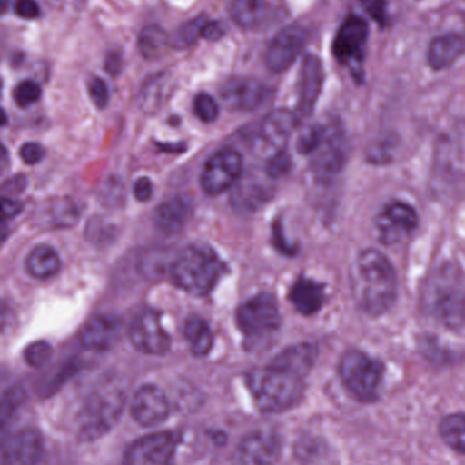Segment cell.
Segmentation results:
<instances>
[{
  "instance_id": "cell-1",
  "label": "cell",
  "mask_w": 465,
  "mask_h": 465,
  "mask_svg": "<svg viewBox=\"0 0 465 465\" xmlns=\"http://www.w3.org/2000/svg\"><path fill=\"white\" fill-rule=\"evenodd\" d=\"M316 358L314 344H295L283 350L267 368L254 371L249 387L257 409L264 414L292 409L305 392V379Z\"/></svg>"
},
{
  "instance_id": "cell-2",
  "label": "cell",
  "mask_w": 465,
  "mask_h": 465,
  "mask_svg": "<svg viewBox=\"0 0 465 465\" xmlns=\"http://www.w3.org/2000/svg\"><path fill=\"white\" fill-rule=\"evenodd\" d=\"M352 292L358 305L371 316L392 308L398 297V275L384 254L368 249L358 256L352 268Z\"/></svg>"
},
{
  "instance_id": "cell-3",
  "label": "cell",
  "mask_w": 465,
  "mask_h": 465,
  "mask_svg": "<svg viewBox=\"0 0 465 465\" xmlns=\"http://www.w3.org/2000/svg\"><path fill=\"white\" fill-rule=\"evenodd\" d=\"M423 306L450 330L465 325V278L455 264L437 268L423 287Z\"/></svg>"
},
{
  "instance_id": "cell-4",
  "label": "cell",
  "mask_w": 465,
  "mask_h": 465,
  "mask_svg": "<svg viewBox=\"0 0 465 465\" xmlns=\"http://www.w3.org/2000/svg\"><path fill=\"white\" fill-rule=\"evenodd\" d=\"M223 275V262L209 249L188 246L172 264V278L188 294H209Z\"/></svg>"
},
{
  "instance_id": "cell-5",
  "label": "cell",
  "mask_w": 465,
  "mask_h": 465,
  "mask_svg": "<svg viewBox=\"0 0 465 465\" xmlns=\"http://www.w3.org/2000/svg\"><path fill=\"white\" fill-rule=\"evenodd\" d=\"M124 399L123 391L114 387H104L92 393L81 411L79 439L90 442L105 436L119 420Z\"/></svg>"
},
{
  "instance_id": "cell-6",
  "label": "cell",
  "mask_w": 465,
  "mask_h": 465,
  "mask_svg": "<svg viewBox=\"0 0 465 465\" xmlns=\"http://www.w3.org/2000/svg\"><path fill=\"white\" fill-rule=\"evenodd\" d=\"M341 381L350 395L361 403H371L379 398L384 379V365L360 350L344 352L339 365Z\"/></svg>"
},
{
  "instance_id": "cell-7",
  "label": "cell",
  "mask_w": 465,
  "mask_h": 465,
  "mask_svg": "<svg viewBox=\"0 0 465 465\" xmlns=\"http://www.w3.org/2000/svg\"><path fill=\"white\" fill-rule=\"evenodd\" d=\"M369 26L365 19L351 15L339 27L332 44L333 56L351 70L357 79L363 75Z\"/></svg>"
},
{
  "instance_id": "cell-8",
  "label": "cell",
  "mask_w": 465,
  "mask_h": 465,
  "mask_svg": "<svg viewBox=\"0 0 465 465\" xmlns=\"http://www.w3.org/2000/svg\"><path fill=\"white\" fill-rule=\"evenodd\" d=\"M312 172L320 182H331L341 171L347 158L346 136L341 125L328 123L322 125V142L312 153Z\"/></svg>"
},
{
  "instance_id": "cell-9",
  "label": "cell",
  "mask_w": 465,
  "mask_h": 465,
  "mask_svg": "<svg viewBox=\"0 0 465 465\" xmlns=\"http://www.w3.org/2000/svg\"><path fill=\"white\" fill-rule=\"evenodd\" d=\"M180 436L161 431L134 441L125 450L123 465H173Z\"/></svg>"
},
{
  "instance_id": "cell-10",
  "label": "cell",
  "mask_w": 465,
  "mask_h": 465,
  "mask_svg": "<svg viewBox=\"0 0 465 465\" xmlns=\"http://www.w3.org/2000/svg\"><path fill=\"white\" fill-rule=\"evenodd\" d=\"M237 322L242 333L252 338L272 332L281 322L275 298L264 292L246 301L238 309Z\"/></svg>"
},
{
  "instance_id": "cell-11",
  "label": "cell",
  "mask_w": 465,
  "mask_h": 465,
  "mask_svg": "<svg viewBox=\"0 0 465 465\" xmlns=\"http://www.w3.org/2000/svg\"><path fill=\"white\" fill-rule=\"evenodd\" d=\"M242 177V158L237 150L226 147L215 153L202 173V187L209 195H220L234 187Z\"/></svg>"
},
{
  "instance_id": "cell-12",
  "label": "cell",
  "mask_w": 465,
  "mask_h": 465,
  "mask_svg": "<svg viewBox=\"0 0 465 465\" xmlns=\"http://www.w3.org/2000/svg\"><path fill=\"white\" fill-rule=\"evenodd\" d=\"M308 43V32L301 25L283 27L271 40L265 54V64L272 73H283L294 64Z\"/></svg>"
},
{
  "instance_id": "cell-13",
  "label": "cell",
  "mask_w": 465,
  "mask_h": 465,
  "mask_svg": "<svg viewBox=\"0 0 465 465\" xmlns=\"http://www.w3.org/2000/svg\"><path fill=\"white\" fill-rule=\"evenodd\" d=\"M43 456V434L35 429L0 439V465H38Z\"/></svg>"
},
{
  "instance_id": "cell-14",
  "label": "cell",
  "mask_w": 465,
  "mask_h": 465,
  "mask_svg": "<svg viewBox=\"0 0 465 465\" xmlns=\"http://www.w3.org/2000/svg\"><path fill=\"white\" fill-rule=\"evenodd\" d=\"M130 341L138 351L147 355H165L171 350V338L161 324L160 316L144 311L130 327Z\"/></svg>"
},
{
  "instance_id": "cell-15",
  "label": "cell",
  "mask_w": 465,
  "mask_h": 465,
  "mask_svg": "<svg viewBox=\"0 0 465 465\" xmlns=\"http://www.w3.org/2000/svg\"><path fill=\"white\" fill-rule=\"evenodd\" d=\"M380 240L385 245L403 242L418 226V215L409 204L392 202L377 217Z\"/></svg>"
},
{
  "instance_id": "cell-16",
  "label": "cell",
  "mask_w": 465,
  "mask_h": 465,
  "mask_svg": "<svg viewBox=\"0 0 465 465\" xmlns=\"http://www.w3.org/2000/svg\"><path fill=\"white\" fill-rule=\"evenodd\" d=\"M279 456L281 442L276 434L254 431L235 448L232 465H276Z\"/></svg>"
},
{
  "instance_id": "cell-17",
  "label": "cell",
  "mask_w": 465,
  "mask_h": 465,
  "mask_svg": "<svg viewBox=\"0 0 465 465\" xmlns=\"http://www.w3.org/2000/svg\"><path fill=\"white\" fill-rule=\"evenodd\" d=\"M297 122V116L286 109L270 112L262 120L257 133V144L260 150L270 157L276 153L283 152V147L286 146Z\"/></svg>"
},
{
  "instance_id": "cell-18",
  "label": "cell",
  "mask_w": 465,
  "mask_h": 465,
  "mask_svg": "<svg viewBox=\"0 0 465 465\" xmlns=\"http://www.w3.org/2000/svg\"><path fill=\"white\" fill-rule=\"evenodd\" d=\"M171 406L163 391L155 385L139 388L131 403L134 420L144 428H154L168 420Z\"/></svg>"
},
{
  "instance_id": "cell-19",
  "label": "cell",
  "mask_w": 465,
  "mask_h": 465,
  "mask_svg": "<svg viewBox=\"0 0 465 465\" xmlns=\"http://www.w3.org/2000/svg\"><path fill=\"white\" fill-rule=\"evenodd\" d=\"M324 84V68L316 54H306L301 64L300 98H298L297 119L308 117L313 112Z\"/></svg>"
},
{
  "instance_id": "cell-20",
  "label": "cell",
  "mask_w": 465,
  "mask_h": 465,
  "mask_svg": "<svg viewBox=\"0 0 465 465\" xmlns=\"http://www.w3.org/2000/svg\"><path fill=\"white\" fill-rule=\"evenodd\" d=\"M223 104L232 111H254L265 98L262 82L252 78H232L221 87Z\"/></svg>"
},
{
  "instance_id": "cell-21",
  "label": "cell",
  "mask_w": 465,
  "mask_h": 465,
  "mask_svg": "<svg viewBox=\"0 0 465 465\" xmlns=\"http://www.w3.org/2000/svg\"><path fill=\"white\" fill-rule=\"evenodd\" d=\"M122 331V322L117 317L101 314L84 325L79 339L82 346L90 351H106L119 341Z\"/></svg>"
},
{
  "instance_id": "cell-22",
  "label": "cell",
  "mask_w": 465,
  "mask_h": 465,
  "mask_svg": "<svg viewBox=\"0 0 465 465\" xmlns=\"http://www.w3.org/2000/svg\"><path fill=\"white\" fill-rule=\"evenodd\" d=\"M465 54V35L448 33L431 41L428 62L434 70H445Z\"/></svg>"
},
{
  "instance_id": "cell-23",
  "label": "cell",
  "mask_w": 465,
  "mask_h": 465,
  "mask_svg": "<svg viewBox=\"0 0 465 465\" xmlns=\"http://www.w3.org/2000/svg\"><path fill=\"white\" fill-rule=\"evenodd\" d=\"M79 210L70 199H54L46 202L35 213V223L43 228L67 229L75 225Z\"/></svg>"
},
{
  "instance_id": "cell-24",
  "label": "cell",
  "mask_w": 465,
  "mask_h": 465,
  "mask_svg": "<svg viewBox=\"0 0 465 465\" xmlns=\"http://www.w3.org/2000/svg\"><path fill=\"white\" fill-rule=\"evenodd\" d=\"M191 214V206L185 199L176 198L160 204L154 212V225L163 234H176L184 228Z\"/></svg>"
},
{
  "instance_id": "cell-25",
  "label": "cell",
  "mask_w": 465,
  "mask_h": 465,
  "mask_svg": "<svg viewBox=\"0 0 465 465\" xmlns=\"http://www.w3.org/2000/svg\"><path fill=\"white\" fill-rule=\"evenodd\" d=\"M271 10L267 0H232L229 13L241 29L251 30L264 24Z\"/></svg>"
},
{
  "instance_id": "cell-26",
  "label": "cell",
  "mask_w": 465,
  "mask_h": 465,
  "mask_svg": "<svg viewBox=\"0 0 465 465\" xmlns=\"http://www.w3.org/2000/svg\"><path fill=\"white\" fill-rule=\"evenodd\" d=\"M289 298L300 313L311 316L322 309L324 292L322 287L312 279L301 278L292 284Z\"/></svg>"
},
{
  "instance_id": "cell-27",
  "label": "cell",
  "mask_w": 465,
  "mask_h": 465,
  "mask_svg": "<svg viewBox=\"0 0 465 465\" xmlns=\"http://www.w3.org/2000/svg\"><path fill=\"white\" fill-rule=\"evenodd\" d=\"M60 257L49 245H37L26 259V270L35 279H48L59 272Z\"/></svg>"
},
{
  "instance_id": "cell-28",
  "label": "cell",
  "mask_w": 465,
  "mask_h": 465,
  "mask_svg": "<svg viewBox=\"0 0 465 465\" xmlns=\"http://www.w3.org/2000/svg\"><path fill=\"white\" fill-rule=\"evenodd\" d=\"M232 199L235 209L254 212L267 201V187L252 177L245 180L240 179L234 185V195Z\"/></svg>"
},
{
  "instance_id": "cell-29",
  "label": "cell",
  "mask_w": 465,
  "mask_h": 465,
  "mask_svg": "<svg viewBox=\"0 0 465 465\" xmlns=\"http://www.w3.org/2000/svg\"><path fill=\"white\" fill-rule=\"evenodd\" d=\"M138 48L144 59H161L166 51L172 48L171 37L158 25H149V26L143 27L139 35Z\"/></svg>"
},
{
  "instance_id": "cell-30",
  "label": "cell",
  "mask_w": 465,
  "mask_h": 465,
  "mask_svg": "<svg viewBox=\"0 0 465 465\" xmlns=\"http://www.w3.org/2000/svg\"><path fill=\"white\" fill-rule=\"evenodd\" d=\"M184 332L191 351L196 357H204L212 351L214 336H213L209 322H204L203 319L188 320Z\"/></svg>"
},
{
  "instance_id": "cell-31",
  "label": "cell",
  "mask_w": 465,
  "mask_h": 465,
  "mask_svg": "<svg viewBox=\"0 0 465 465\" xmlns=\"http://www.w3.org/2000/svg\"><path fill=\"white\" fill-rule=\"evenodd\" d=\"M439 430L448 447L465 455V412L445 417L440 423Z\"/></svg>"
},
{
  "instance_id": "cell-32",
  "label": "cell",
  "mask_w": 465,
  "mask_h": 465,
  "mask_svg": "<svg viewBox=\"0 0 465 465\" xmlns=\"http://www.w3.org/2000/svg\"><path fill=\"white\" fill-rule=\"evenodd\" d=\"M25 401H26V391L21 385H14L0 395V436Z\"/></svg>"
},
{
  "instance_id": "cell-33",
  "label": "cell",
  "mask_w": 465,
  "mask_h": 465,
  "mask_svg": "<svg viewBox=\"0 0 465 465\" xmlns=\"http://www.w3.org/2000/svg\"><path fill=\"white\" fill-rule=\"evenodd\" d=\"M210 19L206 15H199L196 18L184 22L171 37V46L174 49H185L193 45L198 38L203 35L204 27Z\"/></svg>"
},
{
  "instance_id": "cell-34",
  "label": "cell",
  "mask_w": 465,
  "mask_h": 465,
  "mask_svg": "<svg viewBox=\"0 0 465 465\" xmlns=\"http://www.w3.org/2000/svg\"><path fill=\"white\" fill-rule=\"evenodd\" d=\"M297 458L303 465H325L328 448L320 439L301 440L297 444Z\"/></svg>"
},
{
  "instance_id": "cell-35",
  "label": "cell",
  "mask_w": 465,
  "mask_h": 465,
  "mask_svg": "<svg viewBox=\"0 0 465 465\" xmlns=\"http://www.w3.org/2000/svg\"><path fill=\"white\" fill-rule=\"evenodd\" d=\"M76 369H78V366H76L75 362L63 363L60 368L49 373V376L46 377L44 381L40 382V385H38V393L44 396V398L54 395V392H57V391L76 373Z\"/></svg>"
},
{
  "instance_id": "cell-36",
  "label": "cell",
  "mask_w": 465,
  "mask_h": 465,
  "mask_svg": "<svg viewBox=\"0 0 465 465\" xmlns=\"http://www.w3.org/2000/svg\"><path fill=\"white\" fill-rule=\"evenodd\" d=\"M54 349L48 341H38L25 349L24 360L30 368L41 369L51 361Z\"/></svg>"
},
{
  "instance_id": "cell-37",
  "label": "cell",
  "mask_w": 465,
  "mask_h": 465,
  "mask_svg": "<svg viewBox=\"0 0 465 465\" xmlns=\"http://www.w3.org/2000/svg\"><path fill=\"white\" fill-rule=\"evenodd\" d=\"M193 112L202 122L213 123L217 120L220 108H218L217 101L212 95L207 94V93H201V94L196 95L195 101H193Z\"/></svg>"
},
{
  "instance_id": "cell-38",
  "label": "cell",
  "mask_w": 465,
  "mask_h": 465,
  "mask_svg": "<svg viewBox=\"0 0 465 465\" xmlns=\"http://www.w3.org/2000/svg\"><path fill=\"white\" fill-rule=\"evenodd\" d=\"M14 101L19 108H27L41 98V89L35 82L24 81L14 89Z\"/></svg>"
},
{
  "instance_id": "cell-39",
  "label": "cell",
  "mask_w": 465,
  "mask_h": 465,
  "mask_svg": "<svg viewBox=\"0 0 465 465\" xmlns=\"http://www.w3.org/2000/svg\"><path fill=\"white\" fill-rule=\"evenodd\" d=\"M322 125H313V127H309L308 130L303 131L300 141H298V150H300V153H302V154L311 155L312 153L317 149L320 142H322Z\"/></svg>"
},
{
  "instance_id": "cell-40",
  "label": "cell",
  "mask_w": 465,
  "mask_h": 465,
  "mask_svg": "<svg viewBox=\"0 0 465 465\" xmlns=\"http://www.w3.org/2000/svg\"><path fill=\"white\" fill-rule=\"evenodd\" d=\"M89 94L97 108L103 109L108 105L109 90L103 79L95 76L89 82Z\"/></svg>"
},
{
  "instance_id": "cell-41",
  "label": "cell",
  "mask_w": 465,
  "mask_h": 465,
  "mask_svg": "<svg viewBox=\"0 0 465 465\" xmlns=\"http://www.w3.org/2000/svg\"><path fill=\"white\" fill-rule=\"evenodd\" d=\"M290 168L289 155L284 152L276 153L272 157L268 158L267 174L273 179L283 176Z\"/></svg>"
},
{
  "instance_id": "cell-42",
  "label": "cell",
  "mask_w": 465,
  "mask_h": 465,
  "mask_svg": "<svg viewBox=\"0 0 465 465\" xmlns=\"http://www.w3.org/2000/svg\"><path fill=\"white\" fill-rule=\"evenodd\" d=\"M19 155H21L22 161L26 165H35V163L43 161L44 155H45V150L41 146L40 143H35V142H29L25 143L24 146L19 150Z\"/></svg>"
},
{
  "instance_id": "cell-43",
  "label": "cell",
  "mask_w": 465,
  "mask_h": 465,
  "mask_svg": "<svg viewBox=\"0 0 465 465\" xmlns=\"http://www.w3.org/2000/svg\"><path fill=\"white\" fill-rule=\"evenodd\" d=\"M14 11L24 19H35L40 15V5L35 0H15Z\"/></svg>"
},
{
  "instance_id": "cell-44",
  "label": "cell",
  "mask_w": 465,
  "mask_h": 465,
  "mask_svg": "<svg viewBox=\"0 0 465 465\" xmlns=\"http://www.w3.org/2000/svg\"><path fill=\"white\" fill-rule=\"evenodd\" d=\"M22 212V204L11 198H0V223L13 220Z\"/></svg>"
},
{
  "instance_id": "cell-45",
  "label": "cell",
  "mask_w": 465,
  "mask_h": 465,
  "mask_svg": "<svg viewBox=\"0 0 465 465\" xmlns=\"http://www.w3.org/2000/svg\"><path fill=\"white\" fill-rule=\"evenodd\" d=\"M134 195L139 202H147L153 195V184L147 177H142L134 185Z\"/></svg>"
},
{
  "instance_id": "cell-46",
  "label": "cell",
  "mask_w": 465,
  "mask_h": 465,
  "mask_svg": "<svg viewBox=\"0 0 465 465\" xmlns=\"http://www.w3.org/2000/svg\"><path fill=\"white\" fill-rule=\"evenodd\" d=\"M14 320H15V316H14L13 309L0 298V332L10 328Z\"/></svg>"
},
{
  "instance_id": "cell-47",
  "label": "cell",
  "mask_w": 465,
  "mask_h": 465,
  "mask_svg": "<svg viewBox=\"0 0 465 465\" xmlns=\"http://www.w3.org/2000/svg\"><path fill=\"white\" fill-rule=\"evenodd\" d=\"M223 35V27L218 22H207L204 27L202 38H206L209 41H218Z\"/></svg>"
},
{
  "instance_id": "cell-48",
  "label": "cell",
  "mask_w": 465,
  "mask_h": 465,
  "mask_svg": "<svg viewBox=\"0 0 465 465\" xmlns=\"http://www.w3.org/2000/svg\"><path fill=\"white\" fill-rule=\"evenodd\" d=\"M8 163H10V160H8L7 152H5V147L0 146V173L5 171Z\"/></svg>"
},
{
  "instance_id": "cell-49",
  "label": "cell",
  "mask_w": 465,
  "mask_h": 465,
  "mask_svg": "<svg viewBox=\"0 0 465 465\" xmlns=\"http://www.w3.org/2000/svg\"><path fill=\"white\" fill-rule=\"evenodd\" d=\"M8 237V229L5 228V223H0V248H2L5 241L7 240Z\"/></svg>"
},
{
  "instance_id": "cell-50",
  "label": "cell",
  "mask_w": 465,
  "mask_h": 465,
  "mask_svg": "<svg viewBox=\"0 0 465 465\" xmlns=\"http://www.w3.org/2000/svg\"><path fill=\"white\" fill-rule=\"evenodd\" d=\"M8 5H10V0H0V15L7 11Z\"/></svg>"
},
{
  "instance_id": "cell-51",
  "label": "cell",
  "mask_w": 465,
  "mask_h": 465,
  "mask_svg": "<svg viewBox=\"0 0 465 465\" xmlns=\"http://www.w3.org/2000/svg\"><path fill=\"white\" fill-rule=\"evenodd\" d=\"M7 123V114L0 108V125H5Z\"/></svg>"
}]
</instances>
